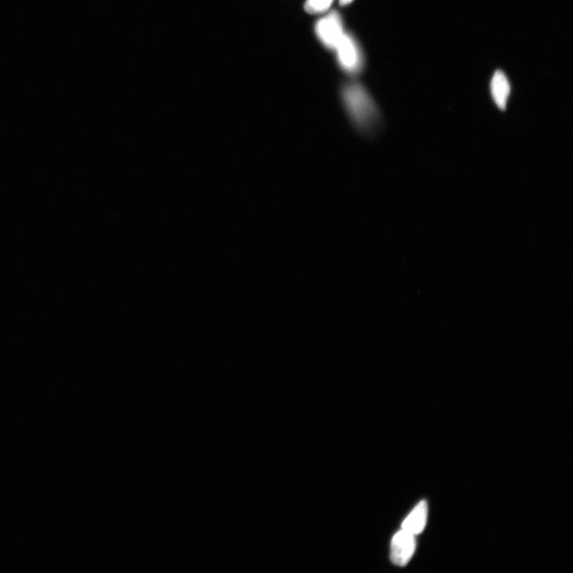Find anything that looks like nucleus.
I'll return each instance as SVG.
<instances>
[{
    "label": "nucleus",
    "mask_w": 573,
    "mask_h": 573,
    "mask_svg": "<svg viewBox=\"0 0 573 573\" xmlns=\"http://www.w3.org/2000/svg\"><path fill=\"white\" fill-rule=\"evenodd\" d=\"M510 91V84L507 75L501 70L496 71L491 78V94L496 105L501 111L507 108Z\"/></svg>",
    "instance_id": "39448f33"
},
{
    "label": "nucleus",
    "mask_w": 573,
    "mask_h": 573,
    "mask_svg": "<svg viewBox=\"0 0 573 573\" xmlns=\"http://www.w3.org/2000/svg\"><path fill=\"white\" fill-rule=\"evenodd\" d=\"M334 0H307L306 10L309 14L324 13L330 8Z\"/></svg>",
    "instance_id": "0eeeda50"
},
{
    "label": "nucleus",
    "mask_w": 573,
    "mask_h": 573,
    "mask_svg": "<svg viewBox=\"0 0 573 573\" xmlns=\"http://www.w3.org/2000/svg\"><path fill=\"white\" fill-rule=\"evenodd\" d=\"M428 518V504L420 502L402 523L401 529L413 535L423 532Z\"/></svg>",
    "instance_id": "423d86ee"
},
{
    "label": "nucleus",
    "mask_w": 573,
    "mask_h": 573,
    "mask_svg": "<svg viewBox=\"0 0 573 573\" xmlns=\"http://www.w3.org/2000/svg\"><path fill=\"white\" fill-rule=\"evenodd\" d=\"M316 32L325 45L329 48H336L344 35L343 23L337 12H332L317 23Z\"/></svg>",
    "instance_id": "7ed1b4c3"
},
{
    "label": "nucleus",
    "mask_w": 573,
    "mask_h": 573,
    "mask_svg": "<svg viewBox=\"0 0 573 573\" xmlns=\"http://www.w3.org/2000/svg\"><path fill=\"white\" fill-rule=\"evenodd\" d=\"M416 546L415 535L401 529L394 535L391 542L390 558L392 562L400 567L405 566L415 553Z\"/></svg>",
    "instance_id": "f03ea898"
},
{
    "label": "nucleus",
    "mask_w": 573,
    "mask_h": 573,
    "mask_svg": "<svg viewBox=\"0 0 573 573\" xmlns=\"http://www.w3.org/2000/svg\"><path fill=\"white\" fill-rule=\"evenodd\" d=\"M339 62L346 70L355 71L360 62L357 46L349 35L344 34L336 46Z\"/></svg>",
    "instance_id": "20e7f679"
},
{
    "label": "nucleus",
    "mask_w": 573,
    "mask_h": 573,
    "mask_svg": "<svg viewBox=\"0 0 573 573\" xmlns=\"http://www.w3.org/2000/svg\"><path fill=\"white\" fill-rule=\"evenodd\" d=\"M353 2V0H339V4L341 6H346L348 5Z\"/></svg>",
    "instance_id": "6e6552de"
},
{
    "label": "nucleus",
    "mask_w": 573,
    "mask_h": 573,
    "mask_svg": "<svg viewBox=\"0 0 573 573\" xmlns=\"http://www.w3.org/2000/svg\"><path fill=\"white\" fill-rule=\"evenodd\" d=\"M344 96L353 123L363 131L373 129L377 124V114L373 102L363 89L353 85L346 89Z\"/></svg>",
    "instance_id": "f257e3e1"
}]
</instances>
